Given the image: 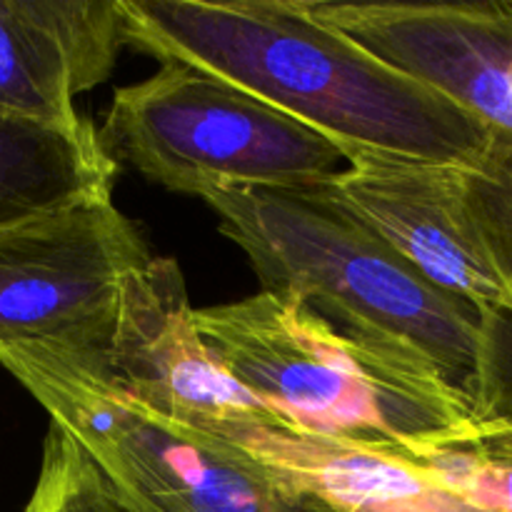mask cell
Returning a JSON list of instances; mask_svg holds the SVG:
<instances>
[{"label":"cell","instance_id":"cell-3","mask_svg":"<svg viewBox=\"0 0 512 512\" xmlns=\"http://www.w3.org/2000/svg\"><path fill=\"white\" fill-rule=\"evenodd\" d=\"M225 368L275 418L305 435L420 453L493 430L433 370L343 333L273 293L195 310Z\"/></svg>","mask_w":512,"mask_h":512},{"label":"cell","instance_id":"cell-11","mask_svg":"<svg viewBox=\"0 0 512 512\" xmlns=\"http://www.w3.org/2000/svg\"><path fill=\"white\" fill-rule=\"evenodd\" d=\"M23 512H148L135 505L90 460L78 440L50 425L38 483Z\"/></svg>","mask_w":512,"mask_h":512},{"label":"cell","instance_id":"cell-2","mask_svg":"<svg viewBox=\"0 0 512 512\" xmlns=\"http://www.w3.org/2000/svg\"><path fill=\"white\" fill-rule=\"evenodd\" d=\"M200 200L248 255L265 293L433 370L485 423L512 428V318L435 288L318 188H220Z\"/></svg>","mask_w":512,"mask_h":512},{"label":"cell","instance_id":"cell-4","mask_svg":"<svg viewBox=\"0 0 512 512\" xmlns=\"http://www.w3.org/2000/svg\"><path fill=\"white\" fill-rule=\"evenodd\" d=\"M0 365L148 512H345L218 435L173 423L58 343H0Z\"/></svg>","mask_w":512,"mask_h":512},{"label":"cell","instance_id":"cell-7","mask_svg":"<svg viewBox=\"0 0 512 512\" xmlns=\"http://www.w3.org/2000/svg\"><path fill=\"white\" fill-rule=\"evenodd\" d=\"M58 345L130 400L193 430L213 433L240 415L270 413L203 338L183 273L170 258H150L128 275L103 338Z\"/></svg>","mask_w":512,"mask_h":512},{"label":"cell","instance_id":"cell-8","mask_svg":"<svg viewBox=\"0 0 512 512\" xmlns=\"http://www.w3.org/2000/svg\"><path fill=\"white\" fill-rule=\"evenodd\" d=\"M460 168L363 158L318 190L383 238L435 288L495 318H512L508 285L465 208Z\"/></svg>","mask_w":512,"mask_h":512},{"label":"cell","instance_id":"cell-5","mask_svg":"<svg viewBox=\"0 0 512 512\" xmlns=\"http://www.w3.org/2000/svg\"><path fill=\"white\" fill-rule=\"evenodd\" d=\"M100 138L118 165L195 198L220 188H323L350 168L318 130L185 63L115 90Z\"/></svg>","mask_w":512,"mask_h":512},{"label":"cell","instance_id":"cell-10","mask_svg":"<svg viewBox=\"0 0 512 512\" xmlns=\"http://www.w3.org/2000/svg\"><path fill=\"white\" fill-rule=\"evenodd\" d=\"M115 173L88 120L60 128L0 118V228L110 195Z\"/></svg>","mask_w":512,"mask_h":512},{"label":"cell","instance_id":"cell-1","mask_svg":"<svg viewBox=\"0 0 512 512\" xmlns=\"http://www.w3.org/2000/svg\"><path fill=\"white\" fill-rule=\"evenodd\" d=\"M125 45L283 110L350 163L473 165L493 133L310 10V0H118Z\"/></svg>","mask_w":512,"mask_h":512},{"label":"cell","instance_id":"cell-6","mask_svg":"<svg viewBox=\"0 0 512 512\" xmlns=\"http://www.w3.org/2000/svg\"><path fill=\"white\" fill-rule=\"evenodd\" d=\"M150 260L110 195L0 228V343H93Z\"/></svg>","mask_w":512,"mask_h":512},{"label":"cell","instance_id":"cell-12","mask_svg":"<svg viewBox=\"0 0 512 512\" xmlns=\"http://www.w3.org/2000/svg\"><path fill=\"white\" fill-rule=\"evenodd\" d=\"M460 185L478 238L512 295V145L493 140L478 163L460 168Z\"/></svg>","mask_w":512,"mask_h":512},{"label":"cell","instance_id":"cell-9","mask_svg":"<svg viewBox=\"0 0 512 512\" xmlns=\"http://www.w3.org/2000/svg\"><path fill=\"white\" fill-rule=\"evenodd\" d=\"M125 45L118 0H0V118L75 128Z\"/></svg>","mask_w":512,"mask_h":512}]
</instances>
